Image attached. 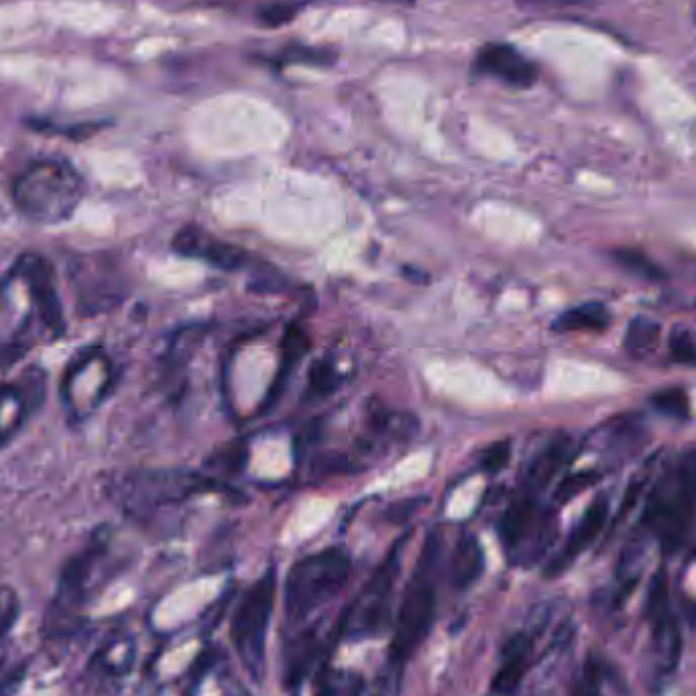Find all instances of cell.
Instances as JSON below:
<instances>
[{
  "label": "cell",
  "instance_id": "cell-12",
  "mask_svg": "<svg viewBox=\"0 0 696 696\" xmlns=\"http://www.w3.org/2000/svg\"><path fill=\"white\" fill-rule=\"evenodd\" d=\"M481 74L497 77L514 88H531L538 82V68L521 51L505 44L483 47L475 60Z\"/></svg>",
  "mask_w": 696,
  "mask_h": 696
},
{
  "label": "cell",
  "instance_id": "cell-9",
  "mask_svg": "<svg viewBox=\"0 0 696 696\" xmlns=\"http://www.w3.org/2000/svg\"><path fill=\"white\" fill-rule=\"evenodd\" d=\"M15 269L29 289L35 312L44 322V326L53 336H61L65 333V319L51 265L41 255L25 253L16 261Z\"/></svg>",
  "mask_w": 696,
  "mask_h": 696
},
{
  "label": "cell",
  "instance_id": "cell-7",
  "mask_svg": "<svg viewBox=\"0 0 696 696\" xmlns=\"http://www.w3.org/2000/svg\"><path fill=\"white\" fill-rule=\"evenodd\" d=\"M646 617L650 625V667L653 681H667L676 672L682 658V629L672 609L664 571L651 578Z\"/></svg>",
  "mask_w": 696,
  "mask_h": 696
},
{
  "label": "cell",
  "instance_id": "cell-24",
  "mask_svg": "<svg viewBox=\"0 0 696 696\" xmlns=\"http://www.w3.org/2000/svg\"><path fill=\"white\" fill-rule=\"evenodd\" d=\"M613 259L620 265L621 269L648 279V281H662L667 277V273L662 272L660 265H656L648 255H644L637 249H615Z\"/></svg>",
  "mask_w": 696,
  "mask_h": 696
},
{
  "label": "cell",
  "instance_id": "cell-30",
  "mask_svg": "<svg viewBox=\"0 0 696 696\" xmlns=\"http://www.w3.org/2000/svg\"><path fill=\"white\" fill-rule=\"evenodd\" d=\"M509 456H512L509 442H495L481 455V467L487 472H500L501 469L507 467Z\"/></svg>",
  "mask_w": 696,
  "mask_h": 696
},
{
  "label": "cell",
  "instance_id": "cell-6",
  "mask_svg": "<svg viewBox=\"0 0 696 696\" xmlns=\"http://www.w3.org/2000/svg\"><path fill=\"white\" fill-rule=\"evenodd\" d=\"M275 605V575L269 571L244 592L232 620V644L241 658L242 668L259 684L265 676L267 632Z\"/></svg>",
  "mask_w": 696,
  "mask_h": 696
},
{
  "label": "cell",
  "instance_id": "cell-22",
  "mask_svg": "<svg viewBox=\"0 0 696 696\" xmlns=\"http://www.w3.org/2000/svg\"><path fill=\"white\" fill-rule=\"evenodd\" d=\"M611 667L603 658L590 653L575 676L571 696H605L607 682H611Z\"/></svg>",
  "mask_w": 696,
  "mask_h": 696
},
{
  "label": "cell",
  "instance_id": "cell-16",
  "mask_svg": "<svg viewBox=\"0 0 696 696\" xmlns=\"http://www.w3.org/2000/svg\"><path fill=\"white\" fill-rule=\"evenodd\" d=\"M571 451H573V442L568 436L561 434L552 440L544 451L531 460L528 472L524 477V483H521L524 484L521 493L538 497V493L544 491L550 481L556 477V472L566 465V460L571 458Z\"/></svg>",
  "mask_w": 696,
  "mask_h": 696
},
{
  "label": "cell",
  "instance_id": "cell-19",
  "mask_svg": "<svg viewBox=\"0 0 696 696\" xmlns=\"http://www.w3.org/2000/svg\"><path fill=\"white\" fill-rule=\"evenodd\" d=\"M310 348V340H308V334L303 331L302 326L298 324H291L288 328V333L281 340V363H279V373L275 377V383L267 394L265 399V406L272 408L273 404L279 399L281 389L286 387V381H288L289 373L293 371V367L300 363L303 359V355L308 352Z\"/></svg>",
  "mask_w": 696,
  "mask_h": 696
},
{
  "label": "cell",
  "instance_id": "cell-2",
  "mask_svg": "<svg viewBox=\"0 0 696 696\" xmlns=\"http://www.w3.org/2000/svg\"><path fill=\"white\" fill-rule=\"evenodd\" d=\"M86 194L84 178L61 159H41L13 183L16 211L37 225H61L76 214Z\"/></svg>",
  "mask_w": 696,
  "mask_h": 696
},
{
  "label": "cell",
  "instance_id": "cell-20",
  "mask_svg": "<svg viewBox=\"0 0 696 696\" xmlns=\"http://www.w3.org/2000/svg\"><path fill=\"white\" fill-rule=\"evenodd\" d=\"M611 319L613 316H611L605 303L587 302L562 312L561 316L554 320L552 328L556 333H578V331L603 333L609 328Z\"/></svg>",
  "mask_w": 696,
  "mask_h": 696
},
{
  "label": "cell",
  "instance_id": "cell-14",
  "mask_svg": "<svg viewBox=\"0 0 696 696\" xmlns=\"http://www.w3.org/2000/svg\"><path fill=\"white\" fill-rule=\"evenodd\" d=\"M533 656V637L528 632H519L507 639L501 651L500 668L491 682V693L495 696H512L526 679Z\"/></svg>",
  "mask_w": 696,
  "mask_h": 696
},
{
  "label": "cell",
  "instance_id": "cell-32",
  "mask_svg": "<svg viewBox=\"0 0 696 696\" xmlns=\"http://www.w3.org/2000/svg\"><path fill=\"white\" fill-rule=\"evenodd\" d=\"M298 13V7H291V4H269L265 9H261L259 19L269 25V27H281L289 23L293 16Z\"/></svg>",
  "mask_w": 696,
  "mask_h": 696
},
{
  "label": "cell",
  "instance_id": "cell-34",
  "mask_svg": "<svg viewBox=\"0 0 696 696\" xmlns=\"http://www.w3.org/2000/svg\"><path fill=\"white\" fill-rule=\"evenodd\" d=\"M383 2H395V4H413L416 0H383Z\"/></svg>",
  "mask_w": 696,
  "mask_h": 696
},
{
  "label": "cell",
  "instance_id": "cell-5",
  "mask_svg": "<svg viewBox=\"0 0 696 696\" xmlns=\"http://www.w3.org/2000/svg\"><path fill=\"white\" fill-rule=\"evenodd\" d=\"M406 544L408 533L395 542L385 561L379 564L377 571L367 580L361 592L345 609L338 621V636L369 639L387 629L394 611L395 583L401 573Z\"/></svg>",
  "mask_w": 696,
  "mask_h": 696
},
{
  "label": "cell",
  "instance_id": "cell-4",
  "mask_svg": "<svg viewBox=\"0 0 696 696\" xmlns=\"http://www.w3.org/2000/svg\"><path fill=\"white\" fill-rule=\"evenodd\" d=\"M696 507V451L682 456L664 483L651 491L644 524L667 552L681 548Z\"/></svg>",
  "mask_w": 696,
  "mask_h": 696
},
{
  "label": "cell",
  "instance_id": "cell-26",
  "mask_svg": "<svg viewBox=\"0 0 696 696\" xmlns=\"http://www.w3.org/2000/svg\"><path fill=\"white\" fill-rule=\"evenodd\" d=\"M668 348L676 363L696 367V336L686 326H674L668 336Z\"/></svg>",
  "mask_w": 696,
  "mask_h": 696
},
{
  "label": "cell",
  "instance_id": "cell-28",
  "mask_svg": "<svg viewBox=\"0 0 696 696\" xmlns=\"http://www.w3.org/2000/svg\"><path fill=\"white\" fill-rule=\"evenodd\" d=\"M597 481H599V475L595 470H583V472L571 475L559 484V489L554 493V500L559 501V503H566V501L573 500L580 491L589 489L590 484H595Z\"/></svg>",
  "mask_w": 696,
  "mask_h": 696
},
{
  "label": "cell",
  "instance_id": "cell-1",
  "mask_svg": "<svg viewBox=\"0 0 696 696\" xmlns=\"http://www.w3.org/2000/svg\"><path fill=\"white\" fill-rule=\"evenodd\" d=\"M439 533H430L418 566L397 607L394 639L387 660L371 686V696H397L409 658L418 651L432 629L436 613V571H439Z\"/></svg>",
  "mask_w": 696,
  "mask_h": 696
},
{
  "label": "cell",
  "instance_id": "cell-27",
  "mask_svg": "<svg viewBox=\"0 0 696 696\" xmlns=\"http://www.w3.org/2000/svg\"><path fill=\"white\" fill-rule=\"evenodd\" d=\"M338 383V375H336V369L333 363L328 361H320L314 364V369L310 371V381H308V389L312 397H324V395L334 392Z\"/></svg>",
  "mask_w": 696,
  "mask_h": 696
},
{
  "label": "cell",
  "instance_id": "cell-13",
  "mask_svg": "<svg viewBox=\"0 0 696 696\" xmlns=\"http://www.w3.org/2000/svg\"><path fill=\"white\" fill-rule=\"evenodd\" d=\"M607 517H609V501L607 497H597L578 519L575 530L561 552L548 562L545 576L552 578V576L562 575L599 538V533L605 528Z\"/></svg>",
  "mask_w": 696,
  "mask_h": 696
},
{
  "label": "cell",
  "instance_id": "cell-17",
  "mask_svg": "<svg viewBox=\"0 0 696 696\" xmlns=\"http://www.w3.org/2000/svg\"><path fill=\"white\" fill-rule=\"evenodd\" d=\"M107 542L96 536L91 544L86 545L82 552H77L74 559L65 562L60 578V597L61 599H77L82 589L86 587L92 571L96 566V562L100 561V556L105 554Z\"/></svg>",
  "mask_w": 696,
  "mask_h": 696
},
{
  "label": "cell",
  "instance_id": "cell-3",
  "mask_svg": "<svg viewBox=\"0 0 696 696\" xmlns=\"http://www.w3.org/2000/svg\"><path fill=\"white\" fill-rule=\"evenodd\" d=\"M352 561L343 548H326L308 554L289 568L284 605L289 623L308 620L314 611L331 603L347 587Z\"/></svg>",
  "mask_w": 696,
  "mask_h": 696
},
{
  "label": "cell",
  "instance_id": "cell-21",
  "mask_svg": "<svg viewBox=\"0 0 696 696\" xmlns=\"http://www.w3.org/2000/svg\"><path fill=\"white\" fill-rule=\"evenodd\" d=\"M660 336H662V326L656 320L637 316L629 322L623 345L629 357L644 361L656 352Z\"/></svg>",
  "mask_w": 696,
  "mask_h": 696
},
{
  "label": "cell",
  "instance_id": "cell-33",
  "mask_svg": "<svg viewBox=\"0 0 696 696\" xmlns=\"http://www.w3.org/2000/svg\"><path fill=\"white\" fill-rule=\"evenodd\" d=\"M517 2L528 7H573V4H583L585 0H517Z\"/></svg>",
  "mask_w": 696,
  "mask_h": 696
},
{
  "label": "cell",
  "instance_id": "cell-11",
  "mask_svg": "<svg viewBox=\"0 0 696 696\" xmlns=\"http://www.w3.org/2000/svg\"><path fill=\"white\" fill-rule=\"evenodd\" d=\"M173 251L183 257L204 259L214 267L237 272L249 261L241 247L214 239L206 230L196 227H185L176 235L171 242Z\"/></svg>",
  "mask_w": 696,
  "mask_h": 696
},
{
  "label": "cell",
  "instance_id": "cell-10",
  "mask_svg": "<svg viewBox=\"0 0 696 696\" xmlns=\"http://www.w3.org/2000/svg\"><path fill=\"white\" fill-rule=\"evenodd\" d=\"M70 279L76 296L77 312L86 316L107 312L121 298L115 289V277H110L108 265H103L98 257H77L70 265Z\"/></svg>",
  "mask_w": 696,
  "mask_h": 696
},
{
  "label": "cell",
  "instance_id": "cell-25",
  "mask_svg": "<svg viewBox=\"0 0 696 696\" xmlns=\"http://www.w3.org/2000/svg\"><path fill=\"white\" fill-rule=\"evenodd\" d=\"M651 406L672 420H688L691 401L681 387H668L651 397Z\"/></svg>",
  "mask_w": 696,
  "mask_h": 696
},
{
  "label": "cell",
  "instance_id": "cell-15",
  "mask_svg": "<svg viewBox=\"0 0 696 696\" xmlns=\"http://www.w3.org/2000/svg\"><path fill=\"white\" fill-rule=\"evenodd\" d=\"M326 651V641L320 636L319 627L303 632L296 637L286 650V670H284V686L289 693H298L305 679L312 674L314 667H319Z\"/></svg>",
  "mask_w": 696,
  "mask_h": 696
},
{
  "label": "cell",
  "instance_id": "cell-31",
  "mask_svg": "<svg viewBox=\"0 0 696 696\" xmlns=\"http://www.w3.org/2000/svg\"><path fill=\"white\" fill-rule=\"evenodd\" d=\"M650 481V472L648 470H641L639 475H636L629 484H627V491H625V495H623V501H621V517L623 515L629 514V509L632 507H636L637 501L639 497L644 495V491H646V484Z\"/></svg>",
  "mask_w": 696,
  "mask_h": 696
},
{
  "label": "cell",
  "instance_id": "cell-18",
  "mask_svg": "<svg viewBox=\"0 0 696 696\" xmlns=\"http://www.w3.org/2000/svg\"><path fill=\"white\" fill-rule=\"evenodd\" d=\"M483 568L484 554L481 542L472 533H465L451 556V583L455 585V589H469L477 583V578L483 575Z\"/></svg>",
  "mask_w": 696,
  "mask_h": 696
},
{
  "label": "cell",
  "instance_id": "cell-29",
  "mask_svg": "<svg viewBox=\"0 0 696 696\" xmlns=\"http://www.w3.org/2000/svg\"><path fill=\"white\" fill-rule=\"evenodd\" d=\"M19 617V597L11 587H0V637L7 636Z\"/></svg>",
  "mask_w": 696,
  "mask_h": 696
},
{
  "label": "cell",
  "instance_id": "cell-8",
  "mask_svg": "<svg viewBox=\"0 0 696 696\" xmlns=\"http://www.w3.org/2000/svg\"><path fill=\"white\" fill-rule=\"evenodd\" d=\"M44 397L46 373L39 367H29L16 381L0 385V448L15 439Z\"/></svg>",
  "mask_w": 696,
  "mask_h": 696
},
{
  "label": "cell",
  "instance_id": "cell-23",
  "mask_svg": "<svg viewBox=\"0 0 696 696\" xmlns=\"http://www.w3.org/2000/svg\"><path fill=\"white\" fill-rule=\"evenodd\" d=\"M364 681L361 674L345 668H326L319 676L314 696H363Z\"/></svg>",
  "mask_w": 696,
  "mask_h": 696
}]
</instances>
